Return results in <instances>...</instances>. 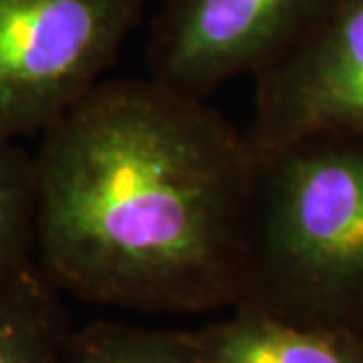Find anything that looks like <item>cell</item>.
Masks as SVG:
<instances>
[{"label":"cell","mask_w":363,"mask_h":363,"mask_svg":"<svg viewBox=\"0 0 363 363\" xmlns=\"http://www.w3.org/2000/svg\"><path fill=\"white\" fill-rule=\"evenodd\" d=\"M65 363H198L188 329L93 321L73 329Z\"/></svg>","instance_id":"cell-8"},{"label":"cell","mask_w":363,"mask_h":363,"mask_svg":"<svg viewBox=\"0 0 363 363\" xmlns=\"http://www.w3.org/2000/svg\"><path fill=\"white\" fill-rule=\"evenodd\" d=\"M35 157L18 142H0V283L35 260Z\"/></svg>","instance_id":"cell-9"},{"label":"cell","mask_w":363,"mask_h":363,"mask_svg":"<svg viewBox=\"0 0 363 363\" xmlns=\"http://www.w3.org/2000/svg\"><path fill=\"white\" fill-rule=\"evenodd\" d=\"M255 81L257 157L313 133H363V0H337Z\"/></svg>","instance_id":"cell-5"},{"label":"cell","mask_w":363,"mask_h":363,"mask_svg":"<svg viewBox=\"0 0 363 363\" xmlns=\"http://www.w3.org/2000/svg\"><path fill=\"white\" fill-rule=\"evenodd\" d=\"M39 138L35 260L65 295L142 313L240 301L247 133L147 77L99 81Z\"/></svg>","instance_id":"cell-1"},{"label":"cell","mask_w":363,"mask_h":363,"mask_svg":"<svg viewBox=\"0 0 363 363\" xmlns=\"http://www.w3.org/2000/svg\"><path fill=\"white\" fill-rule=\"evenodd\" d=\"M188 329L198 363H363V337L291 323L255 305Z\"/></svg>","instance_id":"cell-6"},{"label":"cell","mask_w":363,"mask_h":363,"mask_svg":"<svg viewBox=\"0 0 363 363\" xmlns=\"http://www.w3.org/2000/svg\"><path fill=\"white\" fill-rule=\"evenodd\" d=\"M71 331L65 293L37 260L0 283V363H65Z\"/></svg>","instance_id":"cell-7"},{"label":"cell","mask_w":363,"mask_h":363,"mask_svg":"<svg viewBox=\"0 0 363 363\" xmlns=\"http://www.w3.org/2000/svg\"><path fill=\"white\" fill-rule=\"evenodd\" d=\"M337 0H166L150 30V79L204 101L226 81L257 75Z\"/></svg>","instance_id":"cell-4"},{"label":"cell","mask_w":363,"mask_h":363,"mask_svg":"<svg viewBox=\"0 0 363 363\" xmlns=\"http://www.w3.org/2000/svg\"><path fill=\"white\" fill-rule=\"evenodd\" d=\"M238 303L363 337V133H313L257 157Z\"/></svg>","instance_id":"cell-2"},{"label":"cell","mask_w":363,"mask_h":363,"mask_svg":"<svg viewBox=\"0 0 363 363\" xmlns=\"http://www.w3.org/2000/svg\"><path fill=\"white\" fill-rule=\"evenodd\" d=\"M147 0H0V142L40 135L113 65Z\"/></svg>","instance_id":"cell-3"}]
</instances>
